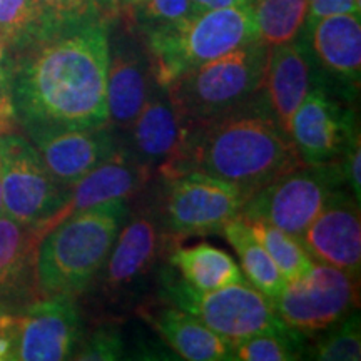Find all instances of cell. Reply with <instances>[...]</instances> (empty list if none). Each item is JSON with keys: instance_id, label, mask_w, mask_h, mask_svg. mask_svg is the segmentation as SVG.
<instances>
[{"instance_id": "cell-1", "label": "cell", "mask_w": 361, "mask_h": 361, "mask_svg": "<svg viewBox=\"0 0 361 361\" xmlns=\"http://www.w3.org/2000/svg\"><path fill=\"white\" fill-rule=\"evenodd\" d=\"M112 24L62 22L16 52L8 96L22 130L109 124L106 80Z\"/></svg>"}, {"instance_id": "cell-2", "label": "cell", "mask_w": 361, "mask_h": 361, "mask_svg": "<svg viewBox=\"0 0 361 361\" xmlns=\"http://www.w3.org/2000/svg\"><path fill=\"white\" fill-rule=\"evenodd\" d=\"M298 166L303 161L261 87L233 109L183 128L179 146L157 173L169 178L200 171L236 186L247 200Z\"/></svg>"}, {"instance_id": "cell-3", "label": "cell", "mask_w": 361, "mask_h": 361, "mask_svg": "<svg viewBox=\"0 0 361 361\" xmlns=\"http://www.w3.org/2000/svg\"><path fill=\"white\" fill-rule=\"evenodd\" d=\"M129 216L128 200L102 202L66 216L37 246L35 274L40 296H78L96 281Z\"/></svg>"}, {"instance_id": "cell-4", "label": "cell", "mask_w": 361, "mask_h": 361, "mask_svg": "<svg viewBox=\"0 0 361 361\" xmlns=\"http://www.w3.org/2000/svg\"><path fill=\"white\" fill-rule=\"evenodd\" d=\"M141 35L152 78L164 89L186 72L258 40L252 4L201 11Z\"/></svg>"}, {"instance_id": "cell-5", "label": "cell", "mask_w": 361, "mask_h": 361, "mask_svg": "<svg viewBox=\"0 0 361 361\" xmlns=\"http://www.w3.org/2000/svg\"><path fill=\"white\" fill-rule=\"evenodd\" d=\"M269 47L261 40L233 49L168 85L180 126L200 124L233 109L263 85Z\"/></svg>"}, {"instance_id": "cell-6", "label": "cell", "mask_w": 361, "mask_h": 361, "mask_svg": "<svg viewBox=\"0 0 361 361\" xmlns=\"http://www.w3.org/2000/svg\"><path fill=\"white\" fill-rule=\"evenodd\" d=\"M159 291L162 300L188 311L233 345L259 333L288 329L269 298L247 281L214 291H197L171 269H162Z\"/></svg>"}, {"instance_id": "cell-7", "label": "cell", "mask_w": 361, "mask_h": 361, "mask_svg": "<svg viewBox=\"0 0 361 361\" xmlns=\"http://www.w3.org/2000/svg\"><path fill=\"white\" fill-rule=\"evenodd\" d=\"M0 186L4 214L39 228L42 236L71 197V188L54 178L34 144L13 129L0 134Z\"/></svg>"}, {"instance_id": "cell-8", "label": "cell", "mask_w": 361, "mask_h": 361, "mask_svg": "<svg viewBox=\"0 0 361 361\" xmlns=\"http://www.w3.org/2000/svg\"><path fill=\"white\" fill-rule=\"evenodd\" d=\"M341 188H346V183L340 159L298 166L251 194L243 204L241 214L300 238L322 213L333 192Z\"/></svg>"}, {"instance_id": "cell-9", "label": "cell", "mask_w": 361, "mask_h": 361, "mask_svg": "<svg viewBox=\"0 0 361 361\" xmlns=\"http://www.w3.org/2000/svg\"><path fill=\"white\" fill-rule=\"evenodd\" d=\"M161 180L159 223L174 238L221 233L246 201L236 186L200 171Z\"/></svg>"}, {"instance_id": "cell-10", "label": "cell", "mask_w": 361, "mask_h": 361, "mask_svg": "<svg viewBox=\"0 0 361 361\" xmlns=\"http://www.w3.org/2000/svg\"><path fill=\"white\" fill-rule=\"evenodd\" d=\"M360 279L343 269L313 263L271 300L278 318L293 331L314 336L358 310Z\"/></svg>"}, {"instance_id": "cell-11", "label": "cell", "mask_w": 361, "mask_h": 361, "mask_svg": "<svg viewBox=\"0 0 361 361\" xmlns=\"http://www.w3.org/2000/svg\"><path fill=\"white\" fill-rule=\"evenodd\" d=\"M13 361H62L74 358L80 345L82 324L69 295L42 296L13 314Z\"/></svg>"}, {"instance_id": "cell-12", "label": "cell", "mask_w": 361, "mask_h": 361, "mask_svg": "<svg viewBox=\"0 0 361 361\" xmlns=\"http://www.w3.org/2000/svg\"><path fill=\"white\" fill-rule=\"evenodd\" d=\"M360 133L356 114L326 87L311 89L291 119L290 137L303 164L338 161Z\"/></svg>"}, {"instance_id": "cell-13", "label": "cell", "mask_w": 361, "mask_h": 361, "mask_svg": "<svg viewBox=\"0 0 361 361\" xmlns=\"http://www.w3.org/2000/svg\"><path fill=\"white\" fill-rule=\"evenodd\" d=\"M54 178L74 186L121 147V137L109 124L96 128H34L24 130Z\"/></svg>"}, {"instance_id": "cell-14", "label": "cell", "mask_w": 361, "mask_h": 361, "mask_svg": "<svg viewBox=\"0 0 361 361\" xmlns=\"http://www.w3.org/2000/svg\"><path fill=\"white\" fill-rule=\"evenodd\" d=\"M314 263L343 269L360 279L361 218L360 204L348 188L333 192L305 233L298 238Z\"/></svg>"}, {"instance_id": "cell-15", "label": "cell", "mask_w": 361, "mask_h": 361, "mask_svg": "<svg viewBox=\"0 0 361 361\" xmlns=\"http://www.w3.org/2000/svg\"><path fill=\"white\" fill-rule=\"evenodd\" d=\"M261 87L279 126L290 135L293 114L306 94L314 87L329 90L326 75L319 69L305 34L269 47Z\"/></svg>"}, {"instance_id": "cell-16", "label": "cell", "mask_w": 361, "mask_h": 361, "mask_svg": "<svg viewBox=\"0 0 361 361\" xmlns=\"http://www.w3.org/2000/svg\"><path fill=\"white\" fill-rule=\"evenodd\" d=\"M303 30L328 82L341 85L343 96L353 97L360 90L361 79L360 13L324 17Z\"/></svg>"}, {"instance_id": "cell-17", "label": "cell", "mask_w": 361, "mask_h": 361, "mask_svg": "<svg viewBox=\"0 0 361 361\" xmlns=\"http://www.w3.org/2000/svg\"><path fill=\"white\" fill-rule=\"evenodd\" d=\"M39 228L0 214V314H16L39 300L35 256Z\"/></svg>"}, {"instance_id": "cell-18", "label": "cell", "mask_w": 361, "mask_h": 361, "mask_svg": "<svg viewBox=\"0 0 361 361\" xmlns=\"http://www.w3.org/2000/svg\"><path fill=\"white\" fill-rule=\"evenodd\" d=\"M159 223L149 214H134L121 226L112 250L104 263V288L111 295L128 291L154 266L162 247Z\"/></svg>"}, {"instance_id": "cell-19", "label": "cell", "mask_w": 361, "mask_h": 361, "mask_svg": "<svg viewBox=\"0 0 361 361\" xmlns=\"http://www.w3.org/2000/svg\"><path fill=\"white\" fill-rule=\"evenodd\" d=\"M121 146L144 168H159L179 146L183 126L168 90L154 82L144 106L126 130Z\"/></svg>"}, {"instance_id": "cell-20", "label": "cell", "mask_w": 361, "mask_h": 361, "mask_svg": "<svg viewBox=\"0 0 361 361\" xmlns=\"http://www.w3.org/2000/svg\"><path fill=\"white\" fill-rule=\"evenodd\" d=\"M154 82L147 56L124 40L116 47L109 44L106 101L109 126L117 134L129 129Z\"/></svg>"}, {"instance_id": "cell-21", "label": "cell", "mask_w": 361, "mask_h": 361, "mask_svg": "<svg viewBox=\"0 0 361 361\" xmlns=\"http://www.w3.org/2000/svg\"><path fill=\"white\" fill-rule=\"evenodd\" d=\"M151 176V169L139 164L121 146L109 159L94 168L71 188L69 202L64 206V209L59 211L51 223L45 226V231L69 214L79 213V211L89 209V207L107 201L128 200L146 186Z\"/></svg>"}, {"instance_id": "cell-22", "label": "cell", "mask_w": 361, "mask_h": 361, "mask_svg": "<svg viewBox=\"0 0 361 361\" xmlns=\"http://www.w3.org/2000/svg\"><path fill=\"white\" fill-rule=\"evenodd\" d=\"M141 314L161 340L183 360L226 361L233 358V343L168 301L144 306Z\"/></svg>"}, {"instance_id": "cell-23", "label": "cell", "mask_w": 361, "mask_h": 361, "mask_svg": "<svg viewBox=\"0 0 361 361\" xmlns=\"http://www.w3.org/2000/svg\"><path fill=\"white\" fill-rule=\"evenodd\" d=\"M169 261L180 278L197 291H214L246 281L233 256L207 243L176 247Z\"/></svg>"}, {"instance_id": "cell-24", "label": "cell", "mask_w": 361, "mask_h": 361, "mask_svg": "<svg viewBox=\"0 0 361 361\" xmlns=\"http://www.w3.org/2000/svg\"><path fill=\"white\" fill-rule=\"evenodd\" d=\"M226 241L236 251L246 281L266 295L269 300L276 298L286 284V279L271 259L268 251L258 241L247 226L245 216L239 214L228 221L221 229Z\"/></svg>"}, {"instance_id": "cell-25", "label": "cell", "mask_w": 361, "mask_h": 361, "mask_svg": "<svg viewBox=\"0 0 361 361\" xmlns=\"http://www.w3.org/2000/svg\"><path fill=\"white\" fill-rule=\"evenodd\" d=\"M308 0H255L252 13L261 42L273 45L296 39L305 27Z\"/></svg>"}, {"instance_id": "cell-26", "label": "cell", "mask_w": 361, "mask_h": 361, "mask_svg": "<svg viewBox=\"0 0 361 361\" xmlns=\"http://www.w3.org/2000/svg\"><path fill=\"white\" fill-rule=\"evenodd\" d=\"M57 24L61 22L52 20L37 0H0V34L11 44L13 56Z\"/></svg>"}, {"instance_id": "cell-27", "label": "cell", "mask_w": 361, "mask_h": 361, "mask_svg": "<svg viewBox=\"0 0 361 361\" xmlns=\"http://www.w3.org/2000/svg\"><path fill=\"white\" fill-rule=\"evenodd\" d=\"M245 219L252 234L258 238V241L268 251L271 259L274 261L286 283L301 278L313 266L314 261L310 258V255L296 236L283 231L276 226L264 223V221Z\"/></svg>"}, {"instance_id": "cell-28", "label": "cell", "mask_w": 361, "mask_h": 361, "mask_svg": "<svg viewBox=\"0 0 361 361\" xmlns=\"http://www.w3.org/2000/svg\"><path fill=\"white\" fill-rule=\"evenodd\" d=\"M303 335L283 329V331L259 333L245 338L233 345V358L236 361H293L303 358Z\"/></svg>"}, {"instance_id": "cell-29", "label": "cell", "mask_w": 361, "mask_h": 361, "mask_svg": "<svg viewBox=\"0 0 361 361\" xmlns=\"http://www.w3.org/2000/svg\"><path fill=\"white\" fill-rule=\"evenodd\" d=\"M308 353L310 358L322 361L361 360V324L358 310L322 331V335L311 345Z\"/></svg>"}, {"instance_id": "cell-30", "label": "cell", "mask_w": 361, "mask_h": 361, "mask_svg": "<svg viewBox=\"0 0 361 361\" xmlns=\"http://www.w3.org/2000/svg\"><path fill=\"white\" fill-rule=\"evenodd\" d=\"M201 12L192 0H137L123 12L139 34Z\"/></svg>"}, {"instance_id": "cell-31", "label": "cell", "mask_w": 361, "mask_h": 361, "mask_svg": "<svg viewBox=\"0 0 361 361\" xmlns=\"http://www.w3.org/2000/svg\"><path fill=\"white\" fill-rule=\"evenodd\" d=\"M45 13L56 22L107 20L119 17L117 0H37Z\"/></svg>"}, {"instance_id": "cell-32", "label": "cell", "mask_w": 361, "mask_h": 361, "mask_svg": "<svg viewBox=\"0 0 361 361\" xmlns=\"http://www.w3.org/2000/svg\"><path fill=\"white\" fill-rule=\"evenodd\" d=\"M124 355V341L121 328L114 323L101 324L94 329L80 348L75 351L74 360L80 361H116Z\"/></svg>"}, {"instance_id": "cell-33", "label": "cell", "mask_w": 361, "mask_h": 361, "mask_svg": "<svg viewBox=\"0 0 361 361\" xmlns=\"http://www.w3.org/2000/svg\"><path fill=\"white\" fill-rule=\"evenodd\" d=\"M343 174H345V183L348 191L353 194L355 201H361V139L360 133L351 139L345 152L340 157Z\"/></svg>"}, {"instance_id": "cell-34", "label": "cell", "mask_w": 361, "mask_h": 361, "mask_svg": "<svg viewBox=\"0 0 361 361\" xmlns=\"http://www.w3.org/2000/svg\"><path fill=\"white\" fill-rule=\"evenodd\" d=\"M338 13H361V0H308L305 27Z\"/></svg>"}, {"instance_id": "cell-35", "label": "cell", "mask_w": 361, "mask_h": 361, "mask_svg": "<svg viewBox=\"0 0 361 361\" xmlns=\"http://www.w3.org/2000/svg\"><path fill=\"white\" fill-rule=\"evenodd\" d=\"M16 324L13 314H0V361H13Z\"/></svg>"}, {"instance_id": "cell-36", "label": "cell", "mask_w": 361, "mask_h": 361, "mask_svg": "<svg viewBox=\"0 0 361 361\" xmlns=\"http://www.w3.org/2000/svg\"><path fill=\"white\" fill-rule=\"evenodd\" d=\"M13 71V51L7 39L0 34V94H8L11 90Z\"/></svg>"}, {"instance_id": "cell-37", "label": "cell", "mask_w": 361, "mask_h": 361, "mask_svg": "<svg viewBox=\"0 0 361 361\" xmlns=\"http://www.w3.org/2000/svg\"><path fill=\"white\" fill-rule=\"evenodd\" d=\"M16 116H13V109L11 104V96L0 97V134L12 130L16 126Z\"/></svg>"}, {"instance_id": "cell-38", "label": "cell", "mask_w": 361, "mask_h": 361, "mask_svg": "<svg viewBox=\"0 0 361 361\" xmlns=\"http://www.w3.org/2000/svg\"><path fill=\"white\" fill-rule=\"evenodd\" d=\"M200 11H213V8H228L250 6L255 0H192Z\"/></svg>"}, {"instance_id": "cell-39", "label": "cell", "mask_w": 361, "mask_h": 361, "mask_svg": "<svg viewBox=\"0 0 361 361\" xmlns=\"http://www.w3.org/2000/svg\"><path fill=\"white\" fill-rule=\"evenodd\" d=\"M137 2V0H117V6H119V13H123L128 11L130 6H134V4Z\"/></svg>"}, {"instance_id": "cell-40", "label": "cell", "mask_w": 361, "mask_h": 361, "mask_svg": "<svg viewBox=\"0 0 361 361\" xmlns=\"http://www.w3.org/2000/svg\"><path fill=\"white\" fill-rule=\"evenodd\" d=\"M0 214H4V202H2V186H0Z\"/></svg>"}, {"instance_id": "cell-41", "label": "cell", "mask_w": 361, "mask_h": 361, "mask_svg": "<svg viewBox=\"0 0 361 361\" xmlns=\"http://www.w3.org/2000/svg\"><path fill=\"white\" fill-rule=\"evenodd\" d=\"M6 96H8V94H0V97H6Z\"/></svg>"}]
</instances>
